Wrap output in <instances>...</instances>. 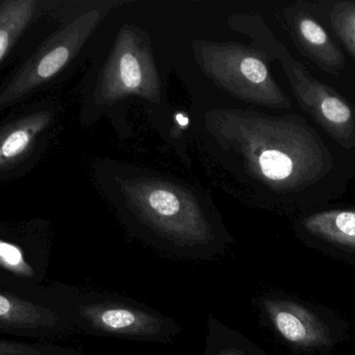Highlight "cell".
<instances>
[{"instance_id":"1","label":"cell","mask_w":355,"mask_h":355,"mask_svg":"<svg viewBox=\"0 0 355 355\" xmlns=\"http://www.w3.org/2000/svg\"><path fill=\"white\" fill-rule=\"evenodd\" d=\"M292 89L302 108L346 150L355 147V108L341 94L315 79L300 62H284Z\"/></svg>"},{"instance_id":"2","label":"cell","mask_w":355,"mask_h":355,"mask_svg":"<svg viewBox=\"0 0 355 355\" xmlns=\"http://www.w3.org/2000/svg\"><path fill=\"white\" fill-rule=\"evenodd\" d=\"M83 24L76 21L44 44L0 93V106L17 101L58 74L78 46Z\"/></svg>"},{"instance_id":"3","label":"cell","mask_w":355,"mask_h":355,"mask_svg":"<svg viewBox=\"0 0 355 355\" xmlns=\"http://www.w3.org/2000/svg\"><path fill=\"white\" fill-rule=\"evenodd\" d=\"M288 17L292 35L300 52L327 74L339 77L345 68V56L315 15L297 6L292 8Z\"/></svg>"},{"instance_id":"4","label":"cell","mask_w":355,"mask_h":355,"mask_svg":"<svg viewBox=\"0 0 355 355\" xmlns=\"http://www.w3.org/2000/svg\"><path fill=\"white\" fill-rule=\"evenodd\" d=\"M264 308L279 335L300 347H325L331 344L327 325L300 304L285 300H265Z\"/></svg>"},{"instance_id":"5","label":"cell","mask_w":355,"mask_h":355,"mask_svg":"<svg viewBox=\"0 0 355 355\" xmlns=\"http://www.w3.org/2000/svg\"><path fill=\"white\" fill-rule=\"evenodd\" d=\"M95 329L118 335L151 337L162 331V323L152 315L119 304H95L80 308Z\"/></svg>"},{"instance_id":"6","label":"cell","mask_w":355,"mask_h":355,"mask_svg":"<svg viewBox=\"0 0 355 355\" xmlns=\"http://www.w3.org/2000/svg\"><path fill=\"white\" fill-rule=\"evenodd\" d=\"M51 120L48 112H37L0 129V171L17 164L33 150Z\"/></svg>"},{"instance_id":"7","label":"cell","mask_w":355,"mask_h":355,"mask_svg":"<svg viewBox=\"0 0 355 355\" xmlns=\"http://www.w3.org/2000/svg\"><path fill=\"white\" fill-rule=\"evenodd\" d=\"M56 316L45 306L14 295L0 294V329L33 331L51 329Z\"/></svg>"},{"instance_id":"8","label":"cell","mask_w":355,"mask_h":355,"mask_svg":"<svg viewBox=\"0 0 355 355\" xmlns=\"http://www.w3.org/2000/svg\"><path fill=\"white\" fill-rule=\"evenodd\" d=\"M304 226L319 239L355 249V210L317 213L304 220Z\"/></svg>"},{"instance_id":"9","label":"cell","mask_w":355,"mask_h":355,"mask_svg":"<svg viewBox=\"0 0 355 355\" xmlns=\"http://www.w3.org/2000/svg\"><path fill=\"white\" fill-rule=\"evenodd\" d=\"M35 10V0H10L0 4V62L28 26Z\"/></svg>"},{"instance_id":"10","label":"cell","mask_w":355,"mask_h":355,"mask_svg":"<svg viewBox=\"0 0 355 355\" xmlns=\"http://www.w3.org/2000/svg\"><path fill=\"white\" fill-rule=\"evenodd\" d=\"M327 18L334 33L355 60V1L331 2L327 10Z\"/></svg>"},{"instance_id":"11","label":"cell","mask_w":355,"mask_h":355,"mask_svg":"<svg viewBox=\"0 0 355 355\" xmlns=\"http://www.w3.org/2000/svg\"><path fill=\"white\" fill-rule=\"evenodd\" d=\"M0 267L23 279L35 277V271L25 260L22 249L15 244L1 239H0Z\"/></svg>"},{"instance_id":"12","label":"cell","mask_w":355,"mask_h":355,"mask_svg":"<svg viewBox=\"0 0 355 355\" xmlns=\"http://www.w3.org/2000/svg\"><path fill=\"white\" fill-rule=\"evenodd\" d=\"M120 76L127 89H137L141 83V70L137 58L126 53L120 60Z\"/></svg>"},{"instance_id":"13","label":"cell","mask_w":355,"mask_h":355,"mask_svg":"<svg viewBox=\"0 0 355 355\" xmlns=\"http://www.w3.org/2000/svg\"><path fill=\"white\" fill-rule=\"evenodd\" d=\"M0 355H47L45 347L35 344L0 340Z\"/></svg>"},{"instance_id":"14","label":"cell","mask_w":355,"mask_h":355,"mask_svg":"<svg viewBox=\"0 0 355 355\" xmlns=\"http://www.w3.org/2000/svg\"><path fill=\"white\" fill-rule=\"evenodd\" d=\"M176 119L178 122H179V124L181 125V126L185 127L186 125L188 124V118L187 117L184 116L183 114L177 115Z\"/></svg>"}]
</instances>
